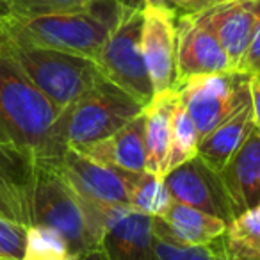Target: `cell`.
Masks as SVG:
<instances>
[{
    "label": "cell",
    "mask_w": 260,
    "mask_h": 260,
    "mask_svg": "<svg viewBox=\"0 0 260 260\" xmlns=\"http://www.w3.org/2000/svg\"><path fill=\"white\" fill-rule=\"evenodd\" d=\"M61 112L27 79L0 38V143L55 164L66 152L55 136Z\"/></svg>",
    "instance_id": "cell-1"
},
{
    "label": "cell",
    "mask_w": 260,
    "mask_h": 260,
    "mask_svg": "<svg viewBox=\"0 0 260 260\" xmlns=\"http://www.w3.org/2000/svg\"><path fill=\"white\" fill-rule=\"evenodd\" d=\"M123 11L121 0H89L72 11L40 16L9 15L0 22V34L20 43L96 61Z\"/></svg>",
    "instance_id": "cell-2"
},
{
    "label": "cell",
    "mask_w": 260,
    "mask_h": 260,
    "mask_svg": "<svg viewBox=\"0 0 260 260\" xmlns=\"http://www.w3.org/2000/svg\"><path fill=\"white\" fill-rule=\"evenodd\" d=\"M32 224L54 230L75 256L100 249L104 210L86 202L52 164H38Z\"/></svg>",
    "instance_id": "cell-3"
},
{
    "label": "cell",
    "mask_w": 260,
    "mask_h": 260,
    "mask_svg": "<svg viewBox=\"0 0 260 260\" xmlns=\"http://www.w3.org/2000/svg\"><path fill=\"white\" fill-rule=\"evenodd\" d=\"M143 111V102L104 77L79 100L62 109L55 136L64 150H79L111 138Z\"/></svg>",
    "instance_id": "cell-4"
},
{
    "label": "cell",
    "mask_w": 260,
    "mask_h": 260,
    "mask_svg": "<svg viewBox=\"0 0 260 260\" xmlns=\"http://www.w3.org/2000/svg\"><path fill=\"white\" fill-rule=\"evenodd\" d=\"M25 77L59 109H66L104 79L96 62L80 55L20 43L0 34Z\"/></svg>",
    "instance_id": "cell-5"
},
{
    "label": "cell",
    "mask_w": 260,
    "mask_h": 260,
    "mask_svg": "<svg viewBox=\"0 0 260 260\" xmlns=\"http://www.w3.org/2000/svg\"><path fill=\"white\" fill-rule=\"evenodd\" d=\"M141 32L143 11L125 8L121 20L105 41L94 62L109 82L116 84L146 105L155 91L143 57Z\"/></svg>",
    "instance_id": "cell-6"
},
{
    "label": "cell",
    "mask_w": 260,
    "mask_h": 260,
    "mask_svg": "<svg viewBox=\"0 0 260 260\" xmlns=\"http://www.w3.org/2000/svg\"><path fill=\"white\" fill-rule=\"evenodd\" d=\"M177 89L196 126L198 141L251 102L249 75L239 72L192 77Z\"/></svg>",
    "instance_id": "cell-7"
},
{
    "label": "cell",
    "mask_w": 260,
    "mask_h": 260,
    "mask_svg": "<svg viewBox=\"0 0 260 260\" xmlns=\"http://www.w3.org/2000/svg\"><path fill=\"white\" fill-rule=\"evenodd\" d=\"M141 47L153 91L177 89V13L166 2L146 4Z\"/></svg>",
    "instance_id": "cell-8"
},
{
    "label": "cell",
    "mask_w": 260,
    "mask_h": 260,
    "mask_svg": "<svg viewBox=\"0 0 260 260\" xmlns=\"http://www.w3.org/2000/svg\"><path fill=\"white\" fill-rule=\"evenodd\" d=\"M52 166L68 180V184L86 202L96 207L128 205V191L139 173L104 166L68 148Z\"/></svg>",
    "instance_id": "cell-9"
},
{
    "label": "cell",
    "mask_w": 260,
    "mask_h": 260,
    "mask_svg": "<svg viewBox=\"0 0 260 260\" xmlns=\"http://www.w3.org/2000/svg\"><path fill=\"white\" fill-rule=\"evenodd\" d=\"M162 178L173 202L216 216L226 224L234 219V210L219 175L205 166L198 155L171 170Z\"/></svg>",
    "instance_id": "cell-10"
},
{
    "label": "cell",
    "mask_w": 260,
    "mask_h": 260,
    "mask_svg": "<svg viewBox=\"0 0 260 260\" xmlns=\"http://www.w3.org/2000/svg\"><path fill=\"white\" fill-rule=\"evenodd\" d=\"M38 159L25 150L0 143V217L32 226V196Z\"/></svg>",
    "instance_id": "cell-11"
},
{
    "label": "cell",
    "mask_w": 260,
    "mask_h": 260,
    "mask_svg": "<svg viewBox=\"0 0 260 260\" xmlns=\"http://www.w3.org/2000/svg\"><path fill=\"white\" fill-rule=\"evenodd\" d=\"M234 72L226 52L192 13L177 16V87L198 75Z\"/></svg>",
    "instance_id": "cell-12"
},
{
    "label": "cell",
    "mask_w": 260,
    "mask_h": 260,
    "mask_svg": "<svg viewBox=\"0 0 260 260\" xmlns=\"http://www.w3.org/2000/svg\"><path fill=\"white\" fill-rule=\"evenodd\" d=\"M100 249L107 260H153V217L130 205L102 207Z\"/></svg>",
    "instance_id": "cell-13"
},
{
    "label": "cell",
    "mask_w": 260,
    "mask_h": 260,
    "mask_svg": "<svg viewBox=\"0 0 260 260\" xmlns=\"http://www.w3.org/2000/svg\"><path fill=\"white\" fill-rule=\"evenodd\" d=\"M192 15L216 36L223 50L226 52L234 72H237L255 29V2L217 0L209 8Z\"/></svg>",
    "instance_id": "cell-14"
},
{
    "label": "cell",
    "mask_w": 260,
    "mask_h": 260,
    "mask_svg": "<svg viewBox=\"0 0 260 260\" xmlns=\"http://www.w3.org/2000/svg\"><path fill=\"white\" fill-rule=\"evenodd\" d=\"M234 217L260 203V130L253 126L241 148L219 171Z\"/></svg>",
    "instance_id": "cell-15"
},
{
    "label": "cell",
    "mask_w": 260,
    "mask_h": 260,
    "mask_svg": "<svg viewBox=\"0 0 260 260\" xmlns=\"http://www.w3.org/2000/svg\"><path fill=\"white\" fill-rule=\"evenodd\" d=\"M84 157L104 166L118 168L128 173L146 171V143H145V116L143 112L128 125L118 130L111 138L75 150Z\"/></svg>",
    "instance_id": "cell-16"
},
{
    "label": "cell",
    "mask_w": 260,
    "mask_h": 260,
    "mask_svg": "<svg viewBox=\"0 0 260 260\" xmlns=\"http://www.w3.org/2000/svg\"><path fill=\"white\" fill-rule=\"evenodd\" d=\"M228 224L192 207L171 202L160 217H153V230L184 246H203L223 237Z\"/></svg>",
    "instance_id": "cell-17"
},
{
    "label": "cell",
    "mask_w": 260,
    "mask_h": 260,
    "mask_svg": "<svg viewBox=\"0 0 260 260\" xmlns=\"http://www.w3.org/2000/svg\"><path fill=\"white\" fill-rule=\"evenodd\" d=\"M180 94L178 89L153 94L145 105V143H146V171L162 177L170 148L171 116L177 107Z\"/></svg>",
    "instance_id": "cell-18"
},
{
    "label": "cell",
    "mask_w": 260,
    "mask_h": 260,
    "mask_svg": "<svg viewBox=\"0 0 260 260\" xmlns=\"http://www.w3.org/2000/svg\"><path fill=\"white\" fill-rule=\"evenodd\" d=\"M253 109L251 102L241 109L228 121L219 125L210 134L198 141V157L214 173H219L230 157L241 148L249 132L253 130Z\"/></svg>",
    "instance_id": "cell-19"
},
{
    "label": "cell",
    "mask_w": 260,
    "mask_h": 260,
    "mask_svg": "<svg viewBox=\"0 0 260 260\" xmlns=\"http://www.w3.org/2000/svg\"><path fill=\"white\" fill-rule=\"evenodd\" d=\"M226 258L260 260V209L258 205L228 223L223 234Z\"/></svg>",
    "instance_id": "cell-20"
},
{
    "label": "cell",
    "mask_w": 260,
    "mask_h": 260,
    "mask_svg": "<svg viewBox=\"0 0 260 260\" xmlns=\"http://www.w3.org/2000/svg\"><path fill=\"white\" fill-rule=\"evenodd\" d=\"M196 155H198V132L184 102L178 100L173 116H171L170 148H168L162 177L180 164L194 159Z\"/></svg>",
    "instance_id": "cell-21"
},
{
    "label": "cell",
    "mask_w": 260,
    "mask_h": 260,
    "mask_svg": "<svg viewBox=\"0 0 260 260\" xmlns=\"http://www.w3.org/2000/svg\"><path fill=\"white\" fill-rule=\"evenodd\" d=\"M171 196L164 178L153 173H139L128 191V205L150 217H160L171 205Z\"/></svg>",
    "instance_id": "cell-22"
},
{
    "label": "cell",
    "mask_w": 260,
    "mask_h": 260,
    "mask_svg": "<svg viewBox=\"0 0 260 260\" xmlns=\"http://www.w3.org/2000/svg\"><path fill=\"white\" fill-rule=\"evenodd\" d=\"M153 260H226L223 237L203 246H184L153 230Z\"/></svg>",
    "instance_id": "cell-23"
},
{
    "label": "cell",
    "mask_w": 260,
    "mask_h": 260,
    "mask_svg": "<svg viewBox=\"0 0 260 260\" xmlns=\"http://www.w3.org/2000/svg\"><path fill=\"white\" fill-rule=\"evenodd\" d=\"M70 246L59 234L45 226L27 228L25 251L22 260H75Z\"/></svg>",
    "instance_id": "cell-24"
},
{
    "label": "cell",
    "mask_w": 260,
    "mask_h": 260,
    "mask_svg": "<svg viewBox=\"0 0 260 260\" xmlns=\"http://www.w3.org/2000/svg\"><path fill=\"white\" fill-rule=\"evenodd\" d=\"M89 0H13V16H40L72 11Z\"/></svg>",
    "instance_id": "cell-25"
},
{
    "label": "cell",
    "mask_w": 260,
    "mask_h": 260,
    "mask_svg": "<svg viewBox=\"0 0 260 260\" xmlns=\"http://www.w3.org/2000/svg\"><path fill=\"white\" fill-rule=\"evenodd\" d=\"M27 226L0 217V255L11 260H22L25 251Z\"/></svg>",
    "instance_id": "cell-26"
},
{
    "label": "cell",
    "mask_w": 260,
    "mask_h": 260,
    "mask_svg": "<svg viewBox=\"0 0 260 260\" xmlns=\"http://www.w3.org/2000/svg\"><path fill=\"white\" fill-rule=\"evenodd\" d=\"M253 2H255V29H253L248 50L237 70L244 75H260V0H253Z\"/></svg>",
    "instance_id": "cell-27"
},
{
    "label": "cell",
    "mask_w": 260,
    "mask_h": 260,
    "mask_svg": "<svg viewBox=\"0 0 260 260\" xmlns=\"http://www.w3.org/2000/svg\"><path fill=\"white\" fill-rule=\"evenodd\" d=\"M249 96H251L253 123L260 130V75H249Z\"/></svg>",
    "instance_id": "cell-28"
},
{
    "label": "cell",
    "mask_w": 260,
    "mask_h": 260,
    "mask_svg": "<svg viewBox=\"0 0 260 260\" xmlns=\"http://www.w3.org/2000/svg\"><path fill=\"white\" fill-rule=\"evenodd\" d=\"M171 8L182 9L184 13H198L202 9L209 8L210 4L217 2V0H164Z\"/></svg>",
    "instance_id": "cell-29"
},
{
    "label": "cell",
    "mask_w": 260,
    "mask_h": 260,
    "mask_svg": "<svg viewBox=\"0 0 260 260\" xmlns=\"http://www.w3.org/2000/svg\"><path fill=\"white\" fill-rule=\"evenodd\" d=\"M155 2H164V0H121V4L130 9H143L146 4H155Z\"/></svg>",
    "instance_id": "cell-30"
},
{
    "label": "cell",
    "mask_w": 260,
    "mask_h": 260,
    "mask_svg": "<svg viewBox=\"0 0 260 260\" xmlns=\"http://www.w3.org/2000/svg\"><path fill=\"white\" fill-rule=\"evenodd\" d=\"M13 13V0H0V22Z\"/></svg>",
    "instance_id": "cell-31"
},
{
    "label": "cell",
    "mask_w": 260,
    "mask_h": 260,
    "mask_svg": "<svg viewBox=\"0 0 260 260\" xmlns=\"http://www.w3.org/2000/svg\"><path fill=\"white\" fill-rule=\"evenodd\" d=\"M75 260H107V256H105V253L102 249H96V251H89L86 255L77 256Z\"/></svg>",
    "instance_id": "cell-32"
},
{
    "label": "cell",
    "mask_w": 260,
    "mask_h": 260,
    "mask_svg": "<svg viewBox=\"0 0 260 260\" xmlns=\"http://www.w3.org/2000/svg\"><path fill=\"white\" fill-rule=\"evenodd\" d=\"M0 260H11V258H6V256H2V255H0Z\"/></svg>",
    "instance_id": "cell-33"
},
{
    "label": "cell",
    "mask_w": 260,
    "mask_h": 260,
    "mask_svg": "<svg viewBox=\"0 0 260 260\" xmlns=\"http://www.w3.org/2000/svg\"><path fill=\"white\" fill-rule=\"evenodd\" d=\"M226 260H234V258H226Z\"/></svg>",
    "instance_id": "cell-34"
}]
</instances>
